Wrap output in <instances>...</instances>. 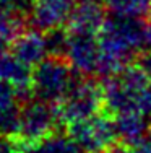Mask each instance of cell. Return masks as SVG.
Instances as JSON below:
<instances>
[{"label": "cell", "instance_id": "cell-1", "mask_svg": "<svg viewBox=\"0 0 151 153\" xmlns=\"http://www.w3.org/2000/svg\"><path fill=\"white\" fill-rule=\"evenodd\" d=\"M101 62L98 76H110L151 49V21L110 12L98 33Z\"/></svg>", "mask_w": 151, "mask_h": 153}, {"label": "cell", "instance_id": "cell-2", "mask_svg": "<svg viewBox=\"0 0 151 153\" xmlns=\"http://www.w3.org/2000/svg\"><path fill=\"white\" fill-rule=\"evenodd\" d=\"M150 82V75L138 64L127 65L117 74L102 78V111L112 117L124 112H138V98Z\"/></svg>", "mask_w": 151, "mask_h": 153}, {"label": "cell", "instance_id": "cell-3", "mask_svg": "<svg viewBox=\"0 0 151 153\" xmlns=\"http://www.w3.org/2000/svg\"><path fill=\"white\" fill-rule=\"evenodd\" d=\"M78 75L65 57L47 56L33 68L31 93L39 101L59 104L70 91Z\"/></svg>", "mask_w": 151, "mask_h": 153}, {"label": "cell", "instance_id": "cell-4", "mask_svg": "<svg viewBox=\"0 0 151 153\" xmlns=\"http://www.w3.org/2000/svg\"><path fill=\"white\" fill-rule=\"evenodd\" d=\"M102 86L94 76L78 75L73 86L63 100L57 104L60 124L68 126L71 122L85 121L102 112Z\"/></svg>", "mask_w": 151, "mask_h": 153}, {"label": "cell", "instance_id": "cell-5", "mask_svg": "<svg viewBox=\"0 0 151 153\" xmlns=\"http://www.w3.org/2000/svg\"><path fill=\"white\" fill-rule=\"evenodd\" d=\"M67 134L81 145L86 153H104L119 143L114 117L104 111L85 121L68 124Z\"/></svg>", "mask_w": 151, "mask_h": 153}, {"label": "cell", "instance_id": "cell-6", "mask_svg": "<svg viewBox=\"0 0 151 153\" xmlns=\"http://www.w3.org/2000/svg\"><path fill=\"white\" fill-rule=\"evenodd\" d=\"M59 124L60 119L57 112V104L29 100L21 106L18 137L26 145L36 143L55 132Z\"/></svg>", "mask_w": 151, "mask_h": 153}, {"label": "cell", "instance_id": "cell-7", "mask_svg": "<svg viewBox=\"0 0 151 153\" xmlns=\"http://www.w3.org/2000/svg\"><path fill=\"white\" fill-rule=\"evenodd\" d=\"M65 59L83 76H98L101 62V46L98 34L70 33Z\"/></svg>", "mask_w": 151, "mask_h": 153}, {"label": "cell", "instance_id": "cell-8", "mask_svg": "<svg viewBox=\"0 0 151 153\" xmlns=\"http://www.w3.org/2000/svg\"><path fill=\"white\" fill-rule=\"evenodd\" d=\"M106 18V7L99 0H75L67 20V30L78 34H98Z\"/></svg>", "mask_w": 151, "mask_h": 153}, {"label": "cell", "instance_id": "cell-9", "mask_svg": "<svg viewBox=\"0 0 151 153\" xmlns=\"http://www.w3.org/2000/svg\"><path fill=\"white\" fill-rule=\"evenodd\" d=\"M12 54L24 65L34 68L41 60H44L47 54V46H46V36L41 30H26L13 41L10 47Z\"/></svg>", "mask_w": 151, "mask_h": 153}, {"label": "cell", "instance_id": "cell-10", "mask_svg": "<svg viewBox=\"0 0 151 153\" xmlns=\"http://www.w3.org/2000/svg\"><path fill=\"white\" fill-rule=\"evenodd\" d=\"M114 126L119 143L133 147L151 134V121L141 112H124L114 116Z\"/></svg>", "mask_w": 151, "mask_h": 153}, {"label": "cell", "instance_id": "cell-11", "mask_svg": "<svg viewBox=\"0 0 151 153\" xmlns=\"http://www.w3.org/2000/svg\"><path fill=\"white\" fill-rule=\"evenodd\" d=\"M31 76H33V68L20 62L12 52H7L0 57V80L10 82L29 96L33 94Z\"/></svg>", "mask_w": 151, "mask_h": 153}, {"label": "cell", "instance_id": "cell-12", "mask_svg": "<svg viewBox=\"0 0 151 153\" xmlns=\"http://www.w3.org/2000/svg\"><path fill=\"white\" fill-rule=\"evenodd\" d=\"M28 153H86L68 134L54 132L36 143L26 145Z\"/></svg>", "mask_w": 151, "mask_h": 153}, {"label": "cell", "instance_id": "cell-13", "mask_svg": "<svg viewBox=\"0 0 151 153\" xmlns=\"http://www.w3.org/2000/svg\"><path fill=\"white\" fill-rule=\"evenodd\" d=\"M29 18L0 5V38L13 44V41L28 30Z\"/></svg>", "mask_w": 151, "mask_h": 153}, {"label": "cell", "instance_id": "cell-14", "mask_svg": "<svg viewBox=\"0 0 151 153\" xmlns=\"http://www.w3.org/2000/svg\"><path fill=\"white\" fill-rule=\"evenodd\" d=\"M29 98V94L21 91L18 86L12 85L10 82L0 80V112L8 111V109L21 108Z\"/></svg>", "mask_w": 151, "mask_h": 153}, {"label": "cell", "instance_id": "cell-15", "mask_svg": "<svg viewBox=\"0 0 151 153\" xmlns=\"http://www.w3.org/2000/svg\"><path fill=\"white\" fill-rule=\"evenodd\" d=\"M46 36V46H47V54L49 56H57V57H65L67 47H68V38L70 33L67 28H54V30L44 31Z\"/></svg>", "mask_w": 151, "mask_h": 153}, {"label": "cell", "instance_id": "cell-16", "mask_svg": "<svg viewBox=\"0 0 151 153\" xmlns=\"http://www.w3.org/2000/svg\"><path fill=\"white\" fill-rule=\"evenodd\" d=\"M26 143L18 135L0 134V153H24Z\"/></svg>", "mask_w": 151, "mask_h": 153}, {"label": "cell", "instance_id": "cell-17", "mask_svg": "<svg viewBox=\"0 0 151 153\" xmlns=\"http://www.w3.org/2000/svg\"><path fill=\"white\" fill-rule=\"evenodd\" d=\"M132 153H151V134L145 137L140 143L132 147Z\"/></svg>", "mask_w": 151, "mask_h": 153}, {"label": "cell", "instance_id": "cell-18", "mask_svg": "<svg viewBox=\"0 0 151 153\" xmlns=\"http://www.w3.org/2000/svg\"><path fill=\"white\" fill-rule=\"evenodd\" d=\"M107 153H132V150H128V147L124 143H116L112 148L107 150Z\"/></svg>", "mask_w": 151, "mask_h": 153}, {"label": "cell", "instance_id": "cell-19", "mask_svg": "<svg viewBox=\"0 0 151 153\" xmlns=\"http://www.w3.org/2000/svg\"><path fill=\"white\" fill-rule=\"evenodd\" d=\"M10 47H12V44H10V42H7L5 39H2L0 38V57L3 56V54H7L8 52V49Z\"/></svg>", "mask_w": 151, "mask_h": 153}, {"label": "cell", "instance_id": "cell-20", "mask_svg": "<svg viewBox=\"0 0 151 153\" xmlns=\"http://www.w3.org/2000/svg\"><path fill=\"white\" fill-rule=\"evenodd\" d=\"M55 2H67V3H75V0H55Z\"/></svg>", "mask_w": 151, "mask_h": 153}, {"label": "cell", "instance_id": "cell-21", "mask_svg": "<svg viewBox=\"0 0 151 153\" xmlns=\"http://www.w3.org/2000/svg\"><path fill=\"white\" fill-rule=\"evenodd\" d=\"M148 20H150V21H151V13H150V16H148Z\"/></svg>", "mask_w": 151, "mask_h": 153}]
</instances>
